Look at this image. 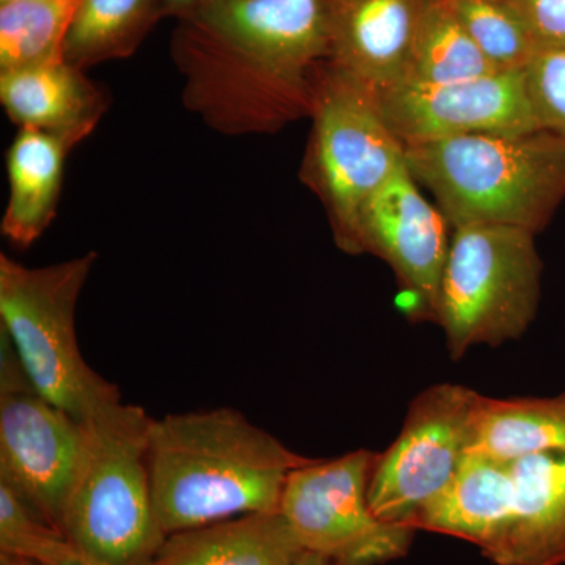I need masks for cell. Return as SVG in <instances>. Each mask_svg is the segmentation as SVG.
Segmentation results:
<instances>
[{
  "label": "cell",
  "mask_w": 565,
  "mask_h": 565,
  "mask_svg": "<svg viewBox=\"0 0 565 565\" xmlns=\"http://www.w3.org/2000/svg\"><path fill=\"white\" fill-rule=\"evenodd\" d=\"M375 452L313 460L286 479L280 511L305 552L334 565H384L407 555L415 530L382 522L367 500Z\"/></svg>",
  "instance_id": "obj_8"
},
{
  "label": "cell",
  "mask_w": 565,
  "mask_h": 565,
  "mask_svg": "<svg viewBox=\"0 0 565 565\" xmlns=\"http://www.w3.org/2000/svg\"><path fill=\"white\" fill-rule=\"evenodd\" d=\"M405 163L451 228L505 225L537 234L565 200V140L542 131L471 134L404 145Z\"/></svg>",
  "instance_id": "obj_2"
},
{
  "label": "cell",
  "mask_w": 565,
  "mask_h": 565,
  "mask_svg": "<svg viewBox=\"0 0 565 565\" xmlns=\"http://www.w3.org/2000/svg\"><path fill=\"white\" fill-rule=\"evenodd\" d=\"M161 2L163 17H177L178 20L192 13L203 0H159Z\"/></svg>",
  "instance_id": "obj_27"
},
{
  "label": "cell",
  "mask_w": 565,
  "mask_h": 565,
  "mask_svg": "<svg viewBox=\"0 0 565 565\" xmlns=\"http://www.w3.org/2000/svg\"><path fill=\"white\" fill-rule=\"evenodd\" d=\"M76 145L35 128H20L7 151L9 203L3 236L28 248L43 236L57 215L66 158Z\"/></svg>",
  "instance_id": "obj_17"
},
{
  "label": "cell",
  "mask_w": 565,
  "mask_h": 565,
  "mask_svg": "<svg viewBox=\"0 0 565 565\" xmlns=\"http://www.w3.org/2000/svg\"><path fill=\"white\" fill-rule=\"evenodd\" d=\"M523 76L539 128L565 140V47L535 52Z\"/></svg>",
  "instance_id": "obj_25"
},
{
  "label": "cell",
  "mask_w": 565,
  "mask_h": 565,
  "mask_svg": "<svg viewBox=\"0 0 565 565\" xmlns=\"http://www.w3.org/2000/svg\"><path fill=\"white\" fill-rule=\"evenodd\" d=\"M535 233L516 226L452 228L434 321L452 360L475 345H501L530 329L541 302Z\"/></svg>",
  "instance_id": "obj_6"
},
{
  "label": "cell",
  "mask_w": 565,
  "mask_h": 565,
  "mask_svg": "<svg viewBox=\"0 0 565 565\" xmlns=\"http://www.w3.org/2000/svg\"><path fill=\"white\" fill-rule=\"evenodd\" d=\"M46 565H99L96 563H93V561L87 559V557H84L81 555V553H77L76 550L73 548V545H71L70 550H66L65 553H63L62 556H58L57 559L52 561V563Z\"/></svg>",
  "instance_id": "obj_28"
},
{
  "label": "cell",
  "mask_w": 565,
  "mask_h": 565,
  "mask_svg": "<svg viewBox=\"0 0 565 565\" xmlns=\"http://www.w3.org/2000/svg\"><path fill=\"white\" fill-rule=\"evenodd\" d=\"M449 3L494 70H523L539 51L511 0H449Z\"/></svg>",
  "instance_id": "obj_23"
},
{
  "label": "cell",
  "mask_w": 565,
  "mask_h": 565,
  "mask_svg": "<svg viewBox=\"0 0 565 565\" xmlns=\"http://www.w3.org/2000/svg\"><path fill=\"white\" fill-rule=\"evenodd\" d=\"M303 552L281 511L252 512L167 535L154 565H296Z\"/></svg>",
  "instance_id": "obj_16"
},
{
  "label": "cell",
  "mask_w": 565,
  "mask_h": 565,
  "mask_svg": "<svg viewBox=\"0 0 565 565\" xmlns=\"http://www.w3.org/2000/svg\"><path fill=\"white\" fill-rule=\"evenodd\" d=\"M170 52L185 109L215 132L274 134L313 110L321 68L305 70L239 33L182 18Z\"/></svg>",
  "instance_id": "obj_4"
},
{
  "label": "cell",
  "mask_w": 565,
  "mask_h": 565,
  "mask_svg": "<svg viewBox=\"0 0 565 565\" xmlns=\"http://www.w3.org/2000/svg\"><path fill=\"white\" fill-rule=\"evenodd\" d=\"M539 51L565 47V0H511Z\"/></svg>",
  "instance_id": "obj_26"
},
{
  "label": "cell",
  "mask_w": 565,
  "mask_h": 565,
  "mask_svg": "<svg viewBox=\"0 0 565 565\" xmlns=\"http://www.w3.org/2000/svg\"><path fill=\"white\" fill-rule=\"evenodd\" d=\"M508 463V504L482 555L494 565H565V451Z\"/></svg>",
  "instance_id": "obj_14"
},
{
  "label": "cell",
  "mask_w": 565,
  "mask_h": 565,
  "mask_svg": "<svg viewBox=\"0 0 565 565\" xmlns=\"http://www.w3.org/2000/svg\"><path fill=\"white\" fill-rule=\"evenodd\" d=\"M96 259V252H87L28 267L0 255V332L36 390L81 423L122 401L118 386L85 362L77 343L76 307Z\"/></svg>",
  "instance_id": "obj_5"
},
{
  "label": "cell",
  "mask_w": 565,
  "mask_h": 565,
  "mask_svg": "<svg viewBox=\"0 0 565 565\" xmlns=\"http://www.w3.org/2000/svg\"><path fill=\"white\" fill-rule=\"evenodd\" d=\"M386 125L404 145L539 131L523 70L493 71L451 84H405L379 96Z\"/></svg>",
  "instance_id": "obj_11"
},
{
  "label": "cell",
  "mask_w": 565,
  "mask_h": 565,
  "mask_svg": "<svg viewBox=\"0 0 565 565\" xmlns=\"http://www.w3.org/2000/svg\"><path fill=\"white\" fill-rule=\"evenodd\" d=\"M147 460L156 515L170 535L280 511L289 473L315 459L222 407L152 418Z\"/></svg>",
  "instance_id": "obj_1"
},
{
  "label": "cell",
  "mask_w": 565,
  "mask_h": 565,
  "mask_svg": "<svg viewBox=\"0 0 565 565\" xmlns=\"http://www.w3.org/2000/svg\"><path fill=\"white\" fill-rule=\"evenodd\" d=\"M310 139L300 178L321 200L334 243L356 255L360 212L405 163L377 96L323 63L316 77Z\"/></svg>",
  "instance_id": "obj_7"
},
{
  "label": "cell",
  "mask_w": 565,
  "mask_h": 565,
  "mask_svg": "<svg viewBox=\"0 0 565 565\" xmlns=\"http://www.w3.org/2000/svg\"><path fill=\"white\" fill-rule=\"evenodd\" d=\"M152 418L122 401L84 427V445L62 534L99 565H154L167 541L152 501L148 435Z\"/></svg>",
  "instance_id": "obj_3"
},
{
  "label": "cell",
  "mask_w": 565,
  "mask_h": 565,
  "mask_svg": "<svg viewBox=\"0 0 565 565\" xmlns=\"http://www.w3.org/2000/svg\"><path fill=\"white\" fill-rule=\"evenodd\" d=\"M18 2V0H0V3Z\"/></svg>",
  "instance_id": "obj_31"
},
{
  "label": "cell",
  "mask_w": 565,
  "mask_h": 565,
  "mask_svg": "<svg viewBox=\"0 0 565 565\" xmlns=\"http://www.w3.org/2000/svg\"><path fill=\"white\" fill-rule=\"evenodd\" d=\"M82 445V423L36 390L0 332V484L57 531Z\"/></svg>",
  "instance_id": "obj_10"
},
{
  "label": "cell",
  "mask_w": 565,
  "mask_h": 565,
  "mask_svg": "<svg viewBox=\"0 0 565 565\" xmlns=\"http://www.w3.org/2000/svg\"><path fill=\"white\" fill-rule=\"evenodd\" d=\"M565 451V392L552 397H484L467 455L514 460Z\"/></svg>",
  "instance_id": "obj_19"
},
{
  "label": "cell",
  "mask_w": 565,
  "mask_h": 565,
  "mask_svg": "<svg viewBox=\"0 0 565 565\" xmlns=\"http://www.w3.org/2000/svg\"><path fill=\"white\" fill-rule=\"evenodd\" d=\"M451 228L440 207L427 202L407 163L367 199L356 228V255L371 253L392 267L423 318L434 321L448 259Z\"/></svg>",
  "instance_id": "obj_12"
},
{
  "label": "cell",
  "mask_w": 565,
  "mask_h": 565,
  "mask_svg": "<svg viewBox=\"0 0 565 565\" xmlns=\"http://www.w3.org/2000/svg\"><path fill=\"white\" fill-rule=\"evenodd\" d=\"M296 565H334L329 557L318 555V553L303 552Z\"/></svg>",
  "instance_id": "obj_29"
},
{
  "label": "cell",
  "mask_w": 565,
  "mask_h": 565,
  "mask_svg": "<svg viewBox=\"0 0 565 565\" xmlns=\"http://www.w3.org/2000/svg\"><path fill=\"white\" fill-rule=\"evenodd\" d=\"M162 17L159 0H79L63 58L85 71L129 57Z\"/></svg>",
  "instance_id": "obj_20"
},
{
  "label": "cell",
  "mask_w": 565,
  "mask_h": 565,
  "mask_svg": "<svg viewBox=\"0 0 565 565\" xmlns=\"http://www.w3.org/2000/svg\"><path fill=\"white\" fill-rule=\"evenodd\" d=\"M0 103L18 128H35L79 145L109 107L84 71L58 61L0 71Z\"/></svg>",
  "instance_id": "obj_15"
},
{
  "label": "cell",
  "mask_w": 565,
  "mask_h": 565,
  "mask_svg": "<svg viewBox=\"0 0 565 565\" xmlns=\"http://www.w3.org/2000/svg\"><path fill=\"white\" fill-rule=\"evenodd\" d=\"M79 0L0 3V71L65 61L66 36Z\"/></svg>",
  "instance_id": "obj_22"
},
{
  "label": "cell",
  "mask_w": 565,
  "mask_h": 565,
  "mask_svg": "<svg viewBox=\"0 0 565 565\" xmlns=\"http://www.w3.org/2000/svg\"><path fill=\"white\" fill-rule=\"evenodd\" d=\"M497 71L470 39L449 0H426L405 84L438 85Z\"/></svg>",
  "instance_id": "obj_21"
},
{
  "label": "cell",
  "mask_w": 565,
  "mask_h": 565,
  "mask_svg": "<svg viewBox=\"0 0 565 565\" xmlns=\"http://www.w3.org/2000/svg\"><path fill=\"white\" fill-rule=\"evenodd\" d=\"M509 489L505 460L467 455L451 482L415 516L412 527L452 535L482 550L500 526Z\"/></svg>",
  "instance_id": "obj_18"
},
{
  "label": "cell",
  "mask_w": 565,
  "mask_h": 565,
  "mask_svg": "<svg viewBox=\"0 0 565 565\" xmlns=\"http://www.w3.org/2000/svg\"><path fill=\"white\" fill-rule=\"evenodd\" d=\"M0 565H39L32 561L21 559V557L2 556V564Z\"/></svg>",
  "instance_id": "obj_30"
},
{
  "label": "cell",
  "mask_w": 565,
  "mask_h": 565,
  "mask_svg": "<svg viewBox=\"0 0 565 565\" xmlns=\"http://www.w3.org/2000/svg\"><path fill=\"white\" fill-rule=\"evenodd\" d=\"M71 544L61 531L44 522L10 487L0 484V553L46 565Z\"/></svg>",
  "instance_id": "obj_24"
},
{
  "label": "cell",
  "mask_w": 565,
  "mask_h": 565,
  "mask_svg": "<svg viewBox=\"0 0 565 565\" xmlns=\"http://www.w3.org/2000/svg\"><path fill=\"white\" fill-rule=\"evenodd\" d=\"M426 0H326L327 65L374 96L407 81Z\"/></svg>",
  "instance_id": "obj_13"
},
{
  "label": "cell",
  "mask_w": 565,
  "mask_h": 565,
  "mask_svg": "<svg viewBox=\"0 0 565 565\" xmlns=\"http://www.w3.org/2000/svg\"><path fill=\"white\" fill-rule=\"evenodd\" d=\"M484 397L468 386L438 384L412 401L396 441L375 455L367 500L377 519L412 527L444 492L467 456Z\"/></svg>",
  "instance_id": "obj_9"
}]
</instances>
